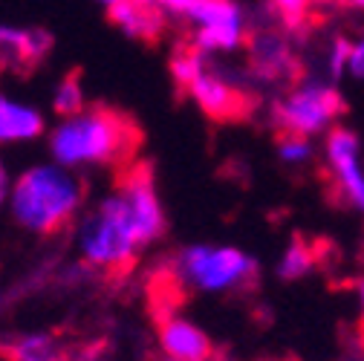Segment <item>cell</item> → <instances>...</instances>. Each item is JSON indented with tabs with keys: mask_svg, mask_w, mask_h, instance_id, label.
Returning a JSON list of instances; mask_svg holds the SVG:
<instances>
[{
	"mask_svg": "<svg viewBox=\"0 0 364 361\" xmlns=\"http://www.w3.org/2000/svg\"><path fill=\"white\" fill-rule=\"evenodd\" d=\"M4 350L12 361H70V350L53 333L43 330L21 333Z\"/></svg>",
	"mask_w": 364,
	"mask_h": 361,
	"instance_id": "30bf717a",
	"label": "cell"
},
{
	"mask_svg": "<svg viewBox=\"0 0 364 361\" xmlns=\"http://www.w3.org/2000/svg\"><path fill=\"white\" fill-rule=\"evenodd\" d=\"M113 12V21L127 32V35H133V38H151V35H156L159 32V9H154V6H145V4H139V0H124V4H119L116 9H110Z\"/></svg>",
	"mask_w": 364,
	"mask_h": 361,
	"instance_id": "7c38bea8",
	"label": "cell"
},
{
	"mask_svg": "<svg viewBox=\"0 0 364 361\" xmlns=\"http://www.w3.org/2000/svg\"><path fill=\"white\" fill-rule=\"evenodd\" d=\"M355 78H361L364 81V41H358L355 47H353V53H350V67H347Z\"/></svg>",
	"mask_w": 364,
	"mask_h": 361,
	"instance_id": "7402d4cb",
	"label": "cell"
},
{
	"mask_svg": "<svg viewBox=\"0 0 364 361\" xmlns=\"http://www.w3.org/2000/svg\"><path fill=\"white\" fill-rule=\"evenodd\" d=\"M350 4H353V6H364V0H350Z\"/></svg>",
	"mask_w": 364,
	"mask_h": 361,
	"instance_id": "83f0119b",
	"label": "cell"
},
{
	"mask_svg": "<svg viewBox=\"0 0 364 361\" xmlns=\"http://www.w3.org/2000/svg\"><path fill=\"white\" fill-rule=\"evenodd\" d=\"M70 361H102L96 352H90V350H84V352H75V355H70Z\"/></svg>",
	"mask_w": 364,
	"mask_h": 361,
	"instance_id": "cb8c5ba5",
	"label": "cell"
},
{
	"mask_svg": "<svg viewBox=\"0 0 364 361\" xmlns=\"http://www.w3.org/2000/svg\"><path fill=\"white\" fill-rule=\"evenodd\" d=\"M344 110L333 87L321 81H306L295 93L278 104V122L295 136H315Z\"/></svg>",
	"mask_w": 364,
	"mask_h": 361,
	"instance_id": "5b68a950",
	"label": "cell"
},
{
	"mask_svg": "<svg viewBox=\"0 0 364 361\" xmlns=\"http://www.w3.org/2000/svg\"><path fill=\"white\" fill-rule=\"evenodd\" d=\"M159 350L168 361H211V338L186 315H165L159 321Z\"/></svg>",
	"mask_w": 364,
	"mask_h": 361,
	"instance_id": "52a82bcc",
	"label": "cell"
},
{
	"mask_svg": "<svg viewBox=\"0 0 364 361\" xmlns=\"http://www.w3.org/2000/svg\"><path fill=\"white\" fill-rule=\"evenodd\" d=\"M171 70H173V78H176L182 87H191L194 78H197L203 70H208V67H205V61H203L200 53H182V55L173 58Z\"/></svg>",
	"mask_w": 364,
	"mask_h": 361,
	"instance_id": "e0dca14e",
	"label": "cell"
},
{
	"mask_svg": "<svg viewBox=\"0 0 364 361\" xmlns=\"http://www.w3.org/2000/svg\"><path fill=\"white\" fill-rule=\"evenodd\" d=\"M0 47L15 53V55H21V58H38L43 50L50 47V38L43 35V32L4 26V29H0Z\"/></svg>",
	"mask_w": 364,
	"mask_h": 361,
	"instance_id": "4fadbf2b",
	"label": "cell"
},
{
	"mask_svg": "<svg viewBox=\"0 0 364 361\" xmlns=\"http://www.w3.org/2000/svg\"><path fill=\"white\" fill-rule=\"evenodd\" d=\"M188 90H191V96L197 99V104L211 116H229L235 110V104H237L235 102V90L225 84L217 72H208V70H203Z\"/></svg>",
	"mask_w": 364,
	"mask_h": 361,
	"instance_id": "8fae6325",
	"label": "cell"
},
{
	"mask_svg": "<svg viewBox=\"0 0 364 361\" xmlns=\"http://www.w3.org/2000/svg\"><path fill=\"white\" fill-rule=\"evenodd\" d=\"M139 4L154 6V9H159V12L168 9V12H176V15H188L197 0H139Z\"/></svg>",
	"mask_w": 364,
	"mask_h": 361,
	"instance_id": "ffe728a7",
	"label": "cell"
},
{
	"mask_svg": "<svg viewBox=\"0 0 364 361\" xmlns=\"http://www.w3.org/2000/svg\"><path fill=\"white\" fill-rule=\"evenodd\" d=\"M306 4H309V0H275V6H278L289 21H298V18L304 15Z\"/></svg>",
	"mask_w": 364,
	"mask_h": 361,
	"instance_id": "44dd1931",
	"label": "cell"
},
{
	"mask_svg": "<svg viewBox=\"0 0 364 361\" xmlns=\"http://www.w3.org/2000/svg\"><path fill=\"white\" fill-rule=\"evenodd\" d=\"M12 185H15V179L9 176V171L4 168V162H0V208L9 205V197H12Z\"/></svg>",
	"mask_w": 364,
	"mask_h": 361,
	"instance_id": "603a6c76",
	"label": "cell"
},
{
	"mask_svg": "<svg viewBox=\"0 0 364 361\" xmlns=\"http://www.w3.org/2000/svg\"><path fill=\"white\" fill-rule=\"evenodd\" d=\"M309 269H312V252L306 249L304 240H292L289 249L284 252L281 263H278V278L298 281V278H304L309 272Z\"/></svg>",
	"mask_w": 364,
	"mask_h": 361,
	"instance_id": "9a60e30c",
	"label": "cell"
},
{
	"mask_svg": "<svg viewBox=\"0 0 364 361\" xmlns=\"http://www.w3.org/2000/svg\"><path fill=\"white\" fill-rule=\"evenodd\" d=\"M361 315H364V284H361Z\"/></svg>",
	"mask_w": 364,
	"mask_h": 361,
	"instance_id": "4316f807",
	"label": "cell"
},
{
	"mask_svg": "<svg viewBox=\"0 0 364 361\" xmlns=\"http://www.w3.org/2000/svg\"><path fill=\"white\" fill-rule=\"evenodd\" d=\"M350 53H353V47H350L347 41H336L333 55H330V72H333V78H338L350 67Z\"/></svg>",
	"mask_w": 364,
	"mask_h": 361,
	"instance_id": "d6986e66",
	"label": "cell"
},
{
	"mask_svg": "<svg viewBox=\"0 0 364 361\" xmlns=\"http://www.w3.org/2000/svg\"><path fill=\"white\" fill-rule=\"evenodd\" d=\"M4 306H6V298H4V292H0V312H4Z\"/></svg>",
	"mask_w": 364,
	"mask_h": 361,
	"instance_id": "484cf974",
	"label": "cell"
},
{
	"mask_svg": "<svg viewBox=\"0 0 364 361\" xmlns=\"http://www.w3.org/2000/svg\"><path fill=\"white\" fill-rule=\"evenodd\" d=\"M53 107H55V110H58L64 119H70V116H78V113L84 110L81 84H78V78H75V75H70V78H64V81L58 84Z\"/></svg>",
	"mask_w": 364,
	"mask_h": 361,
	"instance_id": "2e32d148",
	"label": "cell"
},
{
	"mask_svg": "<svg viewBox=\"0 0 364 361\" xmlns=\"http://www.w3.org/2000/svg\"><path fill=\"white\" fill-rule=\"evenodd\" d=\"M81 200L84 188L70 168L58 162H41L15 179L9 214L21 229L32 235H55L78 214Z\"/></svg>",
	"mask_w": 364,
	"mask_h": 361,
	"instance_id": "7a4b0ae2",
	"label": "cell"
},
{
	"mask_svg": "<svg viewBox=\"0 0 364 361\" xmlns=\"http://www.w3.org/2000/svg\"><path fill=\"white\" fill-rule=\"evenodd\" d=\"M136 145L133 127L102 107L81 110L78 116L61 119V124L50 133V153L64 168L84 165H107L122 159Z\"/></svg>",
	"mask_w": 364,
	"mask_h": 361,
	"instance_id": "3957f363",
	"label": "cell"
},
{
	"mask_svg": "<svg viewBox=\"0 0 364 361\" xmlns=\"http://www.w3.org/2000/svg\"><path fill=\"white\" fill-rule=\"evenodd\" d=\"M102 4H105V6H110V9H116L119 4H124V0H102Z\"/></svg>",
	"mask_w": 364,
	"mask_h": 361,
	"instance_id": "d4e9b609",
	"label": "cell"
},
{
	"mask_svg": "<svg viewBox=\"0 0 364 361\" xmlns=\"http://www.w3.org/2000/svg\"><path fill=\"white\" fill-rule=\"evenodd\" d=\"M327 156L344 194L358 211H364V171L358 165V136L344 127H336L327 136Z\"/></svg>",
	"mask_w": 364,
	"mask_h": 361,
	"instance_id": "ba28073f",
	"label": "cell"
},
{
	"mask_svg": "<svg viewBox=\"0 0 364 361\" xmlns=\"http://www.w3.org/2000/svg\"><path fill=\"white\" fill-rule=\"evenodd\" d=\"M165 232V214L145 168H136L122 179L93 211L75 225L78 254L99 269L127 266L142 246L159 240Z\"/></svg>",
	"mask_w": 364,
	"mask_h": 361,
	"instance_id": "6da1fadb",
	"label": "cell"
},
{
	"mask_svg": "<svg viewBox=\"0 0 364 361\" xmlns=\"http://www.w3.org/2000/svg\"><path fill=\"white\" fill-rule=\"evenodd\" d=\"M188 18L197 23V47L235 50L243 41V12L235 0H197Z\"/></svg>",
	"mask_w": 364,
	"mask_h": 361,
	"instance_id": "8992f818",
	"label": "cell"
},
{
	"mask_svg": "<svg viewBox=\"0 0 364 361\" xmlns=\"http://www.w3.org/2000/svg\"><path fill=\"white\" fill-rule=\"evenodd\" d=\"M255 61H257L260 72L278 75L284 67H289V53L284 47V41L272 38V35H260L255 41Z\"/></svg>",
	"mask_w": 364,
	"mask_h": 361,
	"instance_id": "5bb4252c",
	"label": "cell"
},
{
	"mask_svg": "<svg viewBox=\"0 0 364 361\" xmlns=\"http://www.w3.org/2000/svg\"><path fill=\"white\" fill-rule=\"evenodd\" d=\"M43 133V116L38 107L0 93V142H29Z\"/></svg>",
	"mask_w": 364,
	"mask_h": 361,
	"instance_id": "9c48e42d",
	"label": "cell"
},
{
	"mask_svg": "<svg viewBox=\"0 0 364 361\" xmlns=\"http://www.w3.org/2000/svg\"><path fill=\"white\" fill-rule=\"evenodd\" d=\"M278 153H281L284 162H306L312 156V145H309L306 136H295V133H289V136L281 139Z\"/></svg>",
	"mask_w": 364,
	"mask_h": 361,
	"instance_id": "ac0fdd59",
	"label": "cell"
},
{
	"mask_svg": "<svg viewBox=\"0 0 364 361\" xmlns=\"http://www.w3.org/2000/svg\"><path fill=\"white\" fill-rule=\"evenodd\" d=\"M173 275L205 295H223L246 286L257 275V263L237 246H217V243H194L186 246L173 260Z\"/></svg>",
	"mask_w": 364,
	"mask_h": 361,
	"instance_id": "277c9868",
	"label": "cell"
}]
</instances>
